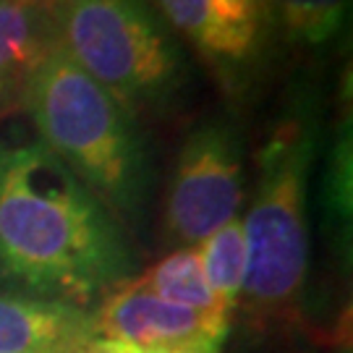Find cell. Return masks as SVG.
Instances as JSON below:
<instances>
[{
    "label": "cell",
    "mask_w": 353,
    "mask_h": 353,
    "mask_svg": "<svg viewBox=\"0 0 353 353\" xmlns=\"http://www.w3.org/2000/svg\"><path fill=\"white\" fill-rule=\"evenodd\" d=\"M283 52H325L348 26L351 0H262Z\"/></svg>",
    "instance_id": "obj_10"
},
{
    "label": "cell",
    "mask_w": 353,
    "mask_h": 353,
    "mask_svg": "<svg viewBox=\"0 0 353 353\" xmlns=\"http://www.w3.org/2000/svg\"><path fill=\"white\" fill-rule=\"evenodd\" d=\"M94 338L165 353H220L230 319L152 296L134 280L115 285L92 312Z\"/></svg>",
    "instance_id": "obj_7"
},
{
    "label": "cell",
    "mask_w": 353,
    "mask_h": 353,
    "mask_svg": "<svg viewBox=\"0 0 353 353\" xmlns=\"http://www.w3.org/2000/svg\"><path fill=\"white\" fill-rule=\"evenodd\" d=\"M243 134L236 115L202 118L181 141L168 181L163 236L173 249L199 246L243 207Z\"/></svg>",
    "instance_id": "obj_6"
},
{
    "label": "cell",
    "mask_w": 353,
    "mask_h": 353,
    "mask_svg": "<svg viewBox=\"0 0 353 353\" xmlns=\"http://www.w3.org/2000/svg\"><path fill=\"white\" fill-rule=\"evenodd\" d=\"M58 45L123 110L168 115L194 84V61L150 0H55Z\"/></svg>",
    "instance_id": "obj_4"
},
{
    "label": "cell",
    "mask_w": 353,
    "mask_h": 353,
    "mask_svg": "<svg viewBox=\"0 0 353 353\" xmlns=\"http://www.w3.org/2000/svg\"><path fill=\"white\" fill-rule=\"evenodd\" d=\"M87 348H89V345H84V348H81V351H79V353H87Z\"/></svg>",
    "instance_id": "obj_15"
},
{
    "label": "cell",
    "mask_w": 353,
    "mask_h": 353,
    "mask_svg": "<svg viewBox=\"0 0 353 353\" xmlns=\"http://www.w3.org/2000/svg\"><path fill=\"white\" fill-rule=\"evenodd\" d=\"M19 108L37 139L123 228L139 223L152 191L150 147L139 121L61 50L29 79Z\"/></svg>",
    "instance_id": "obj_3"
},
{
    "label": "cell",
    "mask_w": 353,
    "mask_h": 353,
    "mask_svg": "<svg viewBox=\"0 0 353 353\" xmlns=\"http://www.w3.org/2000/svg\"><path fill=\"white\" fill-rule=\"evenodd\" d=\"M92 341L89 309L26 293H0V353H76Z\"/></svg>",
    "instance_id": "obj_8"
},
{
    "label": "cell",
    "mask_w": 353,
    "mask_h": 353,
    "mask_svg": "<svg viewBox=\"0 0 353 353\" xmlns=\"http://www.w3.org/2000/svg\"><path fill=\"white\" fill-rule=\"evenodd\" d=\"M196 249L207 285L233 314L246 280V236L241 217H233L230 223L217 228Z\"/></svg>",
    "instance_id": "obj_12"
},
{
    "label": "cell",
    "mask_w": 353,
    "mask_h": 353,
    "mask_svg": "<svg viewBox=\"0 0 353 353\" xmlns=\"http://www.w3.org/2000/svg\"><path fill=\"white\" fill-rule=\"evenodd\" d=\"M55 48V0H0V113L19 105Z\"/></svg>",
    "instance_id": "obj_9"
},
{
    "label": "cell",
    "mask_w": 353,
    "mask_h": 353,
    "mask_svg": "<svg viewBox=\"0 0 353 353\" xmlns=\"http://www.w3.org/2000/svg\"><path fill=\"white\" fill-rule=\"evenodd\" d=\"M131 280L139 288L150 290L152 296L178 303V306H186V309H194L199 314L220 316V319L233 316L212 293V288L207 285L196 246L173 249L170 254H165L157 265H152L147 272H141L139 278Z\"/></svg>",
    "instance_id": "obj_11"
},
{
    "label": "cell",
    "mask_w": 353,
    "mask_h": 353,
    "mask_svg": "<svg viewBox=\"0 0 353 353\" xmlns=\"http://www.w3.org/2000/svg\"><path fill=\"white\" fill-rule=\"evenodd\" d=\"M351 118L338 123V134L332 139L325 168V189H322V204L327 212V223L338 233L348 236L351 230Z\"/></svg>",
    "instance_id": "obj_13"
},
{
    "label": "cell",
    "mask_w": 353,
    "mask_h": 353,
    "mask_svg": "<svg viewBox=\"0 0 353 353\" xmlns=\"http://www.w3.org/2000/svg\"><path fill=\"white\" fill-rule=\"evenodd\" d=\"M322 141V97L299 81L256 152L254 199L243 223L246 280L239 306L256 332L303 325L309 280V183Z\"/></svg>",
    "instance_id": "obj_2"
},
{
    "label": "cell",
    "mask_w": 353,
    "mask_h": 353,
    "mask_svg": "<svg viewBox=\"0 0 353 353\" xmlns=\"http://www.w3.org/2000/svg\"><path fill=\"white\" fill-rule=\"evenodd\" d=\"M115 214L42 141L0 139V280L89 309L134 270Z\"/></svg>",
    "instance_id": "obj_1"
},
{
    "label": "cell",
    "mask_w": 353,
    "mask_h": 353,
    "mask_svg": "<svg viewBox=\"0 0 353 353\" xmlns=\"http://www.w3.org/2000/svg\"><path fill=\"white\" fill-rule=\"evenodd\" d=\"M76 353H79V351H76Z\"/></svg>",
    "instance_id": "obj_16"
},
{
    "label": "cell",
    "mask_w": 353,
    "mask_h": 353,
    "mask_svg": "<svg viewBox=\"0 0 353 353\" xmlns=\"http://www.w3.org/2000/svg\"><path fill=\"white\" fill-rule=\"evenodd\" d=\"M183 48L233 105L252 102L280 61L262 0H150Z\"/></svg>",
    "instance_id": "obj_5"
},
{
    "label": "cell",
    "mask_w": 353,
    "mask_h": 353,
    "mask_svg": "<svg viewBox=\"0 0 353 353\" xmlns=\"http://www.w3.org/2000/svg\"><path fill=\"white\" fill-rule=\"evenodd\" d=\"M87 353H165V351H150V348H139V345H128V343H113V341H94L89 343Z\"/></svg>",
    "instance_id": "obj_14"
}]
</instances>
